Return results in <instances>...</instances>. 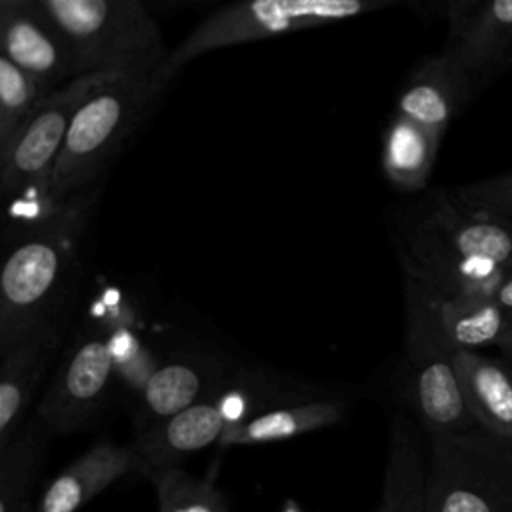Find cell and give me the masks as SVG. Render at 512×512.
<instances>
[{
  "mask_svg": "<svg viewBox=\"0 0 512 512\" xmlns=\"http://www.w3.org/2000/svg\"><path fill=\"white\" fill-rule=\"evenodd\" d=\"M402 276L440 290L490 294L512 268V220L470 206L454 188L424 190L392 216Z\"/></svg>",
  "mask_w": 512,
  "mask_h": 512,
  "instance_id": "obj_1",
  "label": "cell"
},
{
  "mask_svg": "<svg viewBox=\"0 0 512 512\" xmlns=\"http://www.w3.org/2000/svg\"><path fill=\"white\" fill-rule=\"evenodd\" d=\"M96 192L72 198L54 218L16 236L0 272V350L48 326L66 324L80 240Z\"/></svg>",
  "mask_w": 512,
  "mask_h": 512,
  "instance_id": "obj_2",
  "label": "cell"
},
{
  "mask_svg": "<svg viewBox=\"0 0 512 512\" xmlns=\"http://www.w3.org/2000/svg\"><path fill=\"white\" fill-rule=\"evenodd\" d=\"M150 76H102L72 116L48 184V206L58 214L72 198L98 188L112 158L144 122L162 94Z\"/></svg>",
  "mask_w": 512,
  "mask_h": 512,
  "instance_id": "obj_3",
  "label": "cell"
},
{
  "mask_svg": "<svg viewBox=\"0 0 512 512\" xmlns=\"http://www.w3.org/2000/svg\"><path fill=\"white\" fill-rule=\"evenodd\" d=\"M40 4L62 30L80 76L158 78L170 56L156 16L140 0H40Z\"/></svg>",
  "mask_w": 512,
  "mask_h": 512,
  "instance_id": "obj_4",
  "label": "cell"
},
{
  "mask_svg": "<svg viewBox=\"0 0 512 512\" xmlns=\"http://www.w3.org/2000/svg\"><path fill=\"white\" fill-rule=\"evenodd\" d=\"M102 76H82L48 94L0 150V192L8 198L16 236L56 214L48 206V184L62 152L72 116Z\"/></svg>",
  "mask_w": 512,
  "mask_h": 512,
  "instance_id": "obj_5",
  "label": "cell"
},
{
  "mask_svg": "<svg viewBox=\"0 0 512 512\" xmlns=\"http://www.w3.org/2000/svg\"><path fill=\"white\" fill-rule=\"evenodd\" d=\"M390 0H252L208 14L170 50L156 82L166 86L188 62L218 50L342 22L390 6Z\"/></svg>",
  "mask_w": 512,
  "mask_h": 512,
  "instance_id": "obj_6",
  "label": "cell"
},
{
  "mask_svg": "<svg viewBox=\"0 0 512 512\" xmlns=\"http://www.w3.org/2000/svg\"><path fill=\"white\" fill-rule=\"evenodd\" d=\"M426 512H512V440L480 428L430 436Z\"/></svg>",
  "mask_w": 512,
  "mask_h": 512,
  "instance_id": "obj_7",
  "label": "cell"
},
{
  "mask_svg": "<svg viewBox=\"0 0 512 512\" xmlns=\"http://www.w3.org/2000/svg\"><path fill=\"white\" fill-rule=\"evenodd\" d=\"M454 348L438 334L428 316L404 298V394L430 436L478 428L466 404Z\"/></svg>",
  "mask_w": 512,
  "mask_h": 512,
  "instance_id": "obj_8",
  "label": "cell"
},
{
  "mask_svg": "<svg viewBox=\"0 0 512 512\" xmlns=\"http://www.w3.org/2000/svg\"><path fill=\"white\" fill-rule=\"evenodd\" d=\"M116 382L118 370L108 336L98 328L84 330L66 350L34 418L48 434H70L96 418Z\"/></svg>",
  "mask_w": 512,
  "mask_h": 512,
  "instance_id": "obj_9",
  "label": "cell"
},
{
  "mask_svg": "<svg viewBox=\"0 0 512 512\" xmlns=\"http://www.w3.org/2000/svg\"><path fill=\"white\" fill-rule=\"evenodd\" d=\"M430 8L448 22L442 52L470 76L476 94L512 66V0H448Z\"/></svg>",
  "mask_w": 512,
  "mask_h": 512,
  "instance_id": "obj_10",
  "label": "cell"
},
{
  "mask_svg": "<svg viewBox=\"0 0 512 512\" xmlns=\"http://www.w3.org/2000/svg\"><path fill=\"white\" fill-rule=\"evenodd\" d=\"M0 48L48 94L82 78L62 30L40 0H0Z\"/></svg>",
  "mask_w": 512,
  "mask_h": 512,
  "instance_id": "obj_11",
  "label": "cell"
},
{
  "mask_svg": "<svg viewBox=\"0 0 512 512\" xmlns=\"http://www.w3.org/2000/svg\"><path fill=\"white\" fill-rule=\"evenodd\" d=\"M242 396V392H234L228 386L226 390L136 432L132 448L142 464V474L150 476L158 468L176 466L182 458L220 442L232 424L246 420L238 408V404H242L238 398Z\"/></svg>",
  "mask_w": 512,
  "mask_h": 512,
  "instance_id": "obj_12",
  "label": "cell"
},
{
  "mask_svg": "<svg viewBox=\"0 0 512 512\" xmlns=\"http://www.w3.org/2000/svg\"><path fill=\"white\" fill-rule=\"evenodd\" d=\"M404 298L412 300L454 350L482 352L500 346L512 328V316L490 294L440 290L410 276H402Z\"/></svg>",
  "mask_w": 512,
  "mask_h": 512,
  "instance_id": "obj_13",
  "label": "cell"
},
{
  "mask_svg": "<svg viewBox=\"0 0 512 512\" xmlns=\"http://www.w3.org/2000/svg\"><path fill=\"white\" fill-rule=\"evenodd\" d=\"M474 96L470 76L440 50L424 56L410 70L396 94L394 112L444 138L450 122Z\"/></svg>",
  "mask_w": 512,
  "mask_h": 512,
  "instance_id": "obj_14",
  "label": "cell"
},
{
  "mask_svg": "<svg viewBox=\"0 0 512 512\" xmlns=\"http://www.w3.org/2000/svg\"><path fill=\"white\" fill-rule=\"evenodd\" d=\"M228 382L226 368L214 358L184 356L158 364L136 394V432L226 390Z\"/></svg>",
  "mask_w": 512,
  "mask_h": 512,
  "instance_id": "obj_15",
  "label": "cell"
},
{
  "mask_svg": "<svg viewBox=\"0 0 512 512\" xmlns=\"http://www.w3.org/2000/svg\"><path fill=\"white\" fill-rule=\"evenodd\" d=\"M62 332L64 324H54L0 350V450L24 426L30 402L60 348Z\"/></svg>",
  "mask_w": 512,
  "mask_h": 512,
  "instance_id": "obj_16",
  "label": "cell"
},
{
  "mask_svg": "<svg viewBox=\"0 0 512 512\" xmlns=\"http://www.w3.org/2000/svg\"><path fill=\"white\" fill-rule=\"evenodd\" d=\"M130 472L142 474L136 450L102 440L68 464L46 486L34 512H78L94 496Z\"/></svg>",
  "mask_w": 512,
  "mask_h": 512,
  "instance_id": "obj_17",
  "label": "cell"
},
{
  "mask_svg": "<svg viewBox=\"0 0 512 512\" xmlns=\"http://www.w3.org/2000/svg\"><path fill=\"white\" fill-rule=\"evenodd\" d=\"M454 362L476 426L512 440V364L474 350H456Z\"/></svg>",
  "mask_w": 512,
  "mask_h": 512,
  "instance_id": "obj_18",
  "label": "cell"
},
{
  "mask_svg": "<svg viewBox=\"0 0 512 512\" xmlns=\"http://www.w3.org/2000/svg\"><path fill=\"white\" fill-rule=\"evenodd\" d=\"M346 414V402L338 398H312L300 400L286 406H276L250 418L232 424L222 440L220 448L230 446H254L290 440L320 428L338 424Z\"/></svg>",
  "mask_w": 512,
  "mask_h": 512,
  "instance_id": "obj_19",
  "label": "cell"
},
{
  "mask_svg": "<svg viewBox=\"0 0 512 512\" xmlns=\"http://www.w3.org/2000/svg\"><path fill=\"white\" fill-rule=\"evenodd\" d=\"M442 138L402 114H392L382 132V172L400 192H424L436 164Z\"/></svg>",
  "mask_w": 512,
  "mask_h": 512,
  "instance_id": "obj_20",
  "label": "cell"
},
{
  "mask_svg": "<svg viewBox=\"0 0 512 512\" xmlns=\"http://www.w3.org/2000/svg\"><path fill=\"white\" fill-rule=\"evenodd\" d=\"M376 512H426V462L412 424L396 414L390 424L382 498Z\"/></svg>",
  "mask_w": 512,
  "mask_h": 512,
  "instance_id": "obj_21",
  "label": "cell"
},
{
  "mask_svg": "<svg viewBox=\"0 0 512 512\" xmlns=\"http://www.w3.org/2000/svg\"><path fill=\"white\" fill-rule=\"evenodd\" d=\"M48 436L46 428L32 418L0 450V512H26L32 508L26 496L38 472Z\"/></svg>",
  "mask_w": 512,
  "mask_h": 512,
  "instance_id": "obj_22",
  "label": "cell"
},
{
  "mask_svg": "<svg viewBox=\"0 0 512 512\" xmlns=\"http://www.w3.org/2000/svg\"><path fill=\"white\" fill-rule=\"evenodd\" d=\"M158 496V512H228L224 496L212 482L190 476L180 466L150 474Z\"/></svg>",
  "mask_w": 512,
  "mask_h": 512,
  "instance_id": "obj_23",
  "label": "cell"
},
{
  "mask_svg": "<svg viewBox=\"0 0 512 512\" xmlns=\"http://www.w3.org/2000/svg\"><path fill=\"white\" fill-rule=\"evenodd\" d=\"M48 92L0 54V150L32 116Z\"/></svg>",
  "mask_w": 512,
  "mask_h": 512,
  "instance_id": "obj_24",
  "label": "cell"
},
{
  "mask_svg": "<svg viewBox=\"0 0 512 512\" xmlns=\"http://www.w3.org/2000/svg\"><path fill=\"white\" fill-rule=\"evenodd\" d=\"M470 206L512 220V170L454 186Z\"/></svg>",
  "mask_w": 512,
  "mask_h": 512,
  "instance_id": "obj_25",
  "label": "cell"
},
{
  "mask_svg": "<svg viewBox=\"0 0 512 512\" xmlns=\"http://www.w3.org/2000/svg\"><path fill=\"white\" fill-rule=\"evenodd\" d=\"M490 296H492V300H494L504 312H508V314L512 316V268L506 270V272L500 276V280L496 282V286H494V290L490 292Z\"/></svg>",
  "mask_w": 512,
  "mask_h": 512,
  "instance_id": "obj_26",
  "label": "cell"
},
{
  "mask_svg": "<svg viewBox=\"0 0 512 512\" xmlns=\"http://www.w3.org/2000/svg\"><path fill=\"white\" fill-rule=\"evenodd\" d=\"M498 350L504 354V360H508V362L512 364V328H510V332L506 334V338L500 342Z\"/></svg>",
  "mask_w": 512,
  "mask_h": 512,
  "instance_id": "obj_27",
  "label": "cell"
},
{
  "mask_svg": "<svg viewBox=\"0 0 512 512\" xmlns=\"http://www.w3.org/2000/svg\"><path fill=\"white\" fill-rule=\"evenodd\" d=\"M26 512H34V510H32V508H28V510H26Z\"/></svg>",
  "mask_w": 512,
  "mask_h": 512,
  "instance_id": "obj_28",
  "label": "cell"
}]
</instances>
